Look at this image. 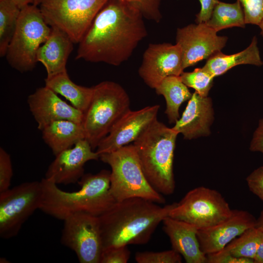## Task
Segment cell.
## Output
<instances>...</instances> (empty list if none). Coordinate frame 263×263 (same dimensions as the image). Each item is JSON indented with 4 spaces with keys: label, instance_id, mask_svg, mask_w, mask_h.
Listing matches in <instances>:
<instances>
[{
    "label": "cell",
    "instance_id": "40",
    "mask_svg": "<svg viewBox=\"0 0 263 263\" xmlns=\"http://www.w3.org/2000/svg\"><path fill=\"white\" fill-rule=\"evenodd\" d=\"M256 226L263 231V209L261 211L260 216L257 219Z\"/></svg>",
    "mask_w": 263,
    "mask_h": 263
},
{
    "label": "cell",
    "instance_id": "39",
    "mask_svg": "<svg viewBox=\"0 0 263 263\" xmlns=\"http://www.w3.org/2000/svg\"><path fill=\"white\" fill-rule=\"evenodd\" d=\"M17 5L20 9H22L25 6L33 4L34 0H13Z\"/></svg>",
    "mask_w": 263,
    "mask_h": 263
},
{
    "label": "cell",
    "instance_id": "7",
    "mask_svg": "<svg viewBox=\"0 0 263 263\" xmlns=\"http://www.w3.org/2000/svg\"><path fill=\"white\" fill-rule=\"evenodd\" d=\"M51 31L38 6L30 4L21 9L5 56L8 64L20 73L32 71L37 63L38 49Z\"/></svg>",
    "mask_w": 263,
    "mask_h": 263
},
{
    "label": "cell",
    "instance_id": "27",
    "mask_svg": "<svg viewBox=\"0 0 263 263\" xmlns=\"http://www.w3.org/2000/svg\"><path fill=\"white\" fill-rule=\"evenodd\" d=\"M263 236V231L256 226L246 229L224 248L233 256L254 260Z\"/></svg>",
    "mask_w": 263,
    "mask_h": 263
},
{
    "label": "cell",
    "instance_id": "9",
    "mask_svg": "<svg viewBox=\"0 0 263 263\" xmlns=\"http://www.w3.org/2000/svg\"><path fill=\"white\" fill-rule=\"evenodd\" d=\"M232 211L228 202L219 191L201 186L188 192L176 203L169 216L192 224L199 229L224 221Z\"/></svg>",
    "mask_w": 263,
    "mask_h": 263
},
{
    "label": "cell",
    "instance_id": "25",
    "mask_svg": "<svg viewBox=\"0 0 263 263\" xmlns=\"http://www.w3.org/2000/svg\"><path fill=\"white\" fill-rule=\"evenodd\" d=\"M205 23L217 32L232 27H244L246 24L243 7L238 0L233 3L219 1Z\"/></svg>",
    "mask_w": 263,
    "mask_h": 263
},
{
    "label": "cell",
    "instance_id": "11",
    "mask_svg": "<svg viewBox=\"0 0 263 263\" xmlns=\"http://www.w3.org/2000/svg\"><path fill=\"white\" fill-rule=\"evenodd\" d=\"M61 243L75 252L80 263H100L103 245L99 217L85 212L63 220Z\"/></svg>",
    "mask_w": 263,
    "mask_h": 263
},
{
    "label": "cell",
    "instance_id": "36",
    "mask_svg": "<svg viewBox=\"0 0 263 263\" xmlns=\"http://www.w3.org/2000/svg\"><path fill=\"white\" fill-rule=\"evenodd\" d=\"M201 9L196 15L197 23H206L210 18L214 8L219 2L218 0H199Z\"/></svg>",
    "mask_w": 263,
    "mask_h": 263
},
{
    "label": "cell",
    "instance_id": "3",
    "mask_svg": "<svg viewBox=\"0 0 263 263\" xmlns=\"http://www.w3.org/2000/svg\"><path fill=\"white\" fill-rule=\"evenodd\" d=\"M111 171L84 174L78 182L80 188L67 192L53 181L44 178L40 181L42 200L39 209L54 218L64 220L78 212L100 216L116 202L110 191Z\"/></svg>",
    "mask_w": 263,
    "mask_h": 263
},
{
    "label": "cell",
    "instance_id": "41",
    "mask_svg": "<svg viewBox=\"0 0 263 263\" xmlns=\"http://www.w3.org/2000/svg\"><path fill=\"white\" fill-rule=\"evenodd\" d=\"M259 26L261 30V34L263 36V20L261 21Z\"/></svg>",
    "mask_w": 263,
    "mask_h": 263
},
{
    "label": "cell",
    "instance_id": "28",
    "mask_svg": "<svg viewBox=\"0 0 263 263\" xmlns=\"http://www.w3.org/2000/svg\"><path fill=\"white\" fill-rule=\"evenodd\" d=\"M182 82L195 90L200 95L207 97L213 85V75L204 67L190 72H183L180 75Z\"/></svg>",
    "mask_w": 263,
    "mask_h": 263
},
{
    "label": "cell",
    "instance_id": "6",
    "mask_svg": "<svg viewBox=\"0 0 263 263\" xmlns=\"http://www.w3.org/2000/svg\"><path fill=\"white\" fill-rule=\"evenodd\" d=\"M99 159L111 168L110 189L116 202L139 197L157 204L165 203L162 194L146 178L133 144L101 154Z\"/></svg>",
    "mask_w": 263,
    "mask_h": 263
},
{
    "label": "cell",
    "instance_id": "14",
    "mask_svg": "<svg viewBox=\"0 0 263 263\" xmlns=\"http://www.w3.org/2000/svg\"><path fill=\"white\" fill-rule=\"evenodd\" d=\"M159 108L155 105L128 111L99 142L96 151L99 155L111 152L133 142L157 119Z\"/></svg>",
    "mask_w": 263,
    "mask_h": 263
},
{
    "label": "cell",
    "instance_id": "32",
    "mask_svg": "<svg viewBox=\"0 0 263 263\" xmlns=\"http://www.w3.org/2000/svg\"><path fill=\"white\" fill-rule=\"evenodd\" d=\"M13 175L11 156L0 148V193L9 189Z\"/></svg>",
    "mask_w": 263,
    "mask_h": 263
},
{
    "label": "cell",
    "instance_id": "13",
    "mask_svg": "<svg viewBox=\"0 0 263 263\" xmlns=\"http://www.w3.org/2000/svg\"><path fill=\"white\" fill-rule=\"evenodd\" d=\"M227 38L219 36L205 23L191 24L177 30L176 42L181 48L183 68L196 64L225 47Z\"/></svg>",
    "mask_w": 263,
    "mask_h": 263
},
{
    "label": "cell",
    "instance_id": "1",
    "mask_svg": "<svg viewBox=\"0 0 263 263\" xmlns=\"http://www.w3.org/2000/svg\"><path fill=\"white\" fill-rule=\"evenodd\" d=\"M144 17L120 0H109L79 42L76 59L119 66L146 37Z\"/></svg>",
    "mask_w": 263,
    "mask_h": 263
},
{
    "label": "cell",
    "instance_id": "31",
    "mask_svg": "<svg viewBox=\"0 0 263 263\" xmlns=\"http://www.w3.org/2000/svg\"><path fill=\"white\" fill-rule=\"evenodd\" d=\"M244 13L245 24L259 25L263 20V0H237Z\"/></svg>",
    "mask_w": 263,
    "mask_h": 263
},
{
    "label": "cell",
    "instance_id": "21",
    "mask_svg": "<svg viewBox=\"0 0 263 263\" xmlns=\"http://www.w3.org/2000/svg\"><path fill=\"white\" fill-rule=\"evenodd\" d=\"M40 131L43 140L55 156L85 139L82 124L70 120L54 121Z\"/></svg>",
    "mask_w": 263,
    "mask_h": 263
},
{
    "label": "cell",
    "instance_id": "30",
    "mask_svg": "<svg viewBox=\"0 0 263 263\" xmlns=\"http://www.w3.org/2000/svg\"><path fill=\"white\" fill-rule=\"evenodd\" d=\"M138 11L144 18L159 22L162 19L161 0H120Z\"/></svg>",
    "mask_w": 263,
    "mask_h": 263
},
{
    "label": "cell",
    "instance_id": "24",
    "mask_svg": "<svg viewBox=\"0 0 263 263\" xmlns=\"http://www.w3.org/2000/svg\"><path fill=\"white\" fill-rule=\"evenodd\" d=\"M158 95H163L166 100L167 114L170 123L179 119V110L181 104L189 100L192 94L182 82L180 76H169L165 78L155 89Z\"/></svg>",
    "mask_w": 263,
    "mask_h": 263
},
{
    "label": "cell",
    "instance_id": "37",
    "mask_svg": "<svg viewBox=\"0 0 263 263\" xmlns=\"http://www.w3.org/2000/svg\"><path fill=\"white\" fill-rule=\"evenodd\" d=\"M250 150L260 151L263 154V118L260 120L259 126L253 133Z\"/></svg>",
    "mask_w": 263,
    "mask_h": 263
},
{
    "label": "cell",
    "instance_id": "18",
    "mask_svg": "<svg viewBox=\"0 0 263 263\" xmlns=\"http://www.w3.org/2000/svg\"><path fill=\"white\" fill-rule=\"evenodd\" d=\"M214 120L211 99L203 97L195 92L192 94L181 117L172 128L186 139L191 140L208 136Z\"/></svg>",
    "mask_w": 263,
    "mask_h": 263
},
{
    "label": "cell",
    "instance_id": "19",
    "mask_svg": "<svg viewBox=\"0 0 263 263\" xmlns=\"http://www.w3.org/2000/svg\"><path fill=\"white\" fill-rule=\"evenodd\" d=\"M163 230L169 237L172 249L187 263H207L206 255L201 249L195 225L169 216L162 221Z\"/></svg>",
    "mask_w": 263,
    "mask_h": 263
},
{
    "label": "cell",
    "instance_id": "33",
    "mask_svg": "<svg viewBox=\"0 0 263 263\" xmlns=\"http://www.w3.org/2000/svg\"><path fill=\"white\" fill-rule=\"evenodd\" d=\"M130 255L127 246L111 247L103 250L100 263H126Z\"/></svg>",
    "mask_w": 263,
    "mask_h": 263
},
{
    "label": "cell",
    "instance_id": "29",
    "mask_svg": "<svg viewBox=\"0 0 263 263\" xmlns=\"http://www.w3.org/2000/svg\"><path fill=\"white\" fill-rule=\"evenodd\" d=\"M135 260L138 263H180L182 256L172 249L160 252H138Z\"/></svg>",
    "mask_w": 263,
    "mask_h": 263
},
{
    "label": "cell",
    "instance_id": "34",
    "mask_svg": "<svg viewBox=\"0 0 263 263\" xmlns=\"http://www.w3.org/2000/svg\"><path fill=\"white\" fill-rule=\"evenodd\" d=\"M206 257L207 263H255L252 259L235 257L224 248Z\"/></svg>",
    "mask_w": 263,
    "mask_h": 263
},
{
    "label": "cell",
    "instance_id": "17",
    "mask_svg": "<svg viewBox=\"0 0 263 263\" xmlns=\"http://www.w3.org/2000/svg\"><path fill=\"white\" fill-rule=\"evenodd\" d=\"M27 103L40 131L50 123L58 120H70L82 124L83 113L61 99L45 86L37 89L30 94Z\"/></svg>",
    "mask_w": 263,
    "mask_h": 263
},
{
    "label": "cell",
    "instance_id": "12",
    "mask_svg": "<svg viewBox=\"0 0 263 263\" xmlns=\"http://www.w3.org/2000/svg\"><path fill=\"white\" fill-rule=\"evenodd\" d=\"M184 70L179 45L150 43L144 52L138 74L147 86L155 89L165 78L180 76Z\"/></svg>",
    "mask_w": 263,
    "mask_h": 263
},
{
    "label": "cell",
    "instance_id": "35",
    "mask_svg": "<svg viewBox=\"0 0 263 263\" xmlns=\"http://www.w3.org/2000/svg\"><path fill=\"white\" fill-rule=\"evenodd\" d=\"M248 188L263 202V166L253 170L246 178Z\"/></svg>",
    "mask_w": 263,
    "mask_h": 263
},
{
    "label": "cell",
    "instance_id": "10",
    "mask_svg": "<svg viewBox=\"0 0 263 263\" xmlns=\"http://www.w3.org/2000/svg\"><path fill=\"white\" fill-rule=\"evenodd\" d=\"M42 200L40 182L21 183L0 193V237L17 236L22 225L38 209Z\"/></svg>",
    "mask_w": 263,
    "mask_h": 263
},
{
    "label": "cell",
    "instance_id": "15",
    "mask_svg": "<svg viewBox=\"0 0 263 263\" xmlns=\"http://www.w3.org/2000/svg\"><path fill=\"white\" fill-rule=\"evenodd\" d=\"M49 166L45 178L56 184L69 185L78 182L84 174V165L90 160H97L100 155L94 151L85 139L73 147L56 155Z\"/></svg>",
    "mask_w": 263,
    "mask_h": 263
},
{
    "label": "cell",
    "instance_id": "2",
    "mask_svg": "<svg viewBox=\"0 0 263 263\" xmlns=\"http://www.w3.org/2000/svg\"><path fill=\"white\" fill-rule=\"evenodd\" d=\"M156 204L142 198H131L116 202L99 216L103 250L147 244L176 203L162 207Z\"/></svg>",
    "mask_w": 263,
    "mask_h": 263
},
{
    "label": "cell",
    "instance_id": "23",
    "mask_svg": "<svg viewBox=\"0 0 263 263\" xmlns=\"http://www.w3.org/2000/svg\"><path fill=\"white\" fill-rule=\"evenodd\" d=\"M45 86L57 94L68 100L75 108L84 113L92 97L93 87H87L75 83L67 71L59 73L45 79Z\"/></svg>",
    "mask_w": 263,
    "mask_h": 263
},
{
    "label": "cell",
    "instance_id": "5",
    "mask_svg": "<svg viewBox=\"0 0 263 263\" xmlns=\"http://www.w3.org/2000/svg\"><path fill=\"white\" fill-rule=\"evenodd\" d=\"M93 87L90 103L83 113L85 139L94 150L114 124L130 110L129 95L119 84L102 81Z\"/></svg>",
    "mask_w": 263,
    "mask_h": 263
},
{
    "label": "cell",
    "instance_id": "26",
    "mask_svg": "<svg viewBox=\"0 0 263 263\" xmlns=\"http://www.w3.org/2000/svg\"><path fill=\"white\" fill-rule=\"evenodd\" d=\"M20 10L13 0H0V56H5Z\"/></svg>",
    "mask_w": 263,
    "mask_h": 263
},
{
    "label": "cell",
    "instance_id": "42",
    "mask_svg": "<svg viewBox=\"0 0 263 263\" xmlns=\"http://www.w3.org/2000/svg\"><path fill=\"white\" fill-rule=\"evenodd\" d=\"M42 0H34L33 4L36 6H38L40 4Z\"/></svg>",
    "mask_w": 263,
    "mask_h": 263
},
{
    "label": "cell",
    "instance_id": "4",
    "mask_svg": "<svg viewBox=\"0 0 263 263\" xmlns=\"http://www.w3.org/2000/svg\"><path fill=\"white\" fill-rule=\"evenodd\" d=\"M178 134L157 119L133 142L146 178L162 195L175 190L173 163Z\"/></svg>",
    "mask_w": 263,
    "mask_h": 263
},
{
    "label": "cell",
    "instance_id": "16",
    "mask_svg": "<svg viewBox=\"0 0 263 263\" xmlns=\"http://www.w3.org/2000/svg\"><path fill=\"white\" fill-rule=\"evenodd\" d=\"M257 219L249 212L232 209L224 221L207 228L199 229L197 237L202 251L208 254L223 249L246 229L256 225Z\"/></svg>",
    "mask_w": 263,
    "mask_h": 263
},
{
    "label": "cell",
    "instance_id": "20",
    "mask_svg": "<svg viewBox=\"0 0 263 263\" xmlns=\"http://www.w3.org/2000/svg\"><path fill=\"white\" fill-rule=\"evenodd\" d=\"M50 34L38 49L36 58L45 67L47 77L65 72L68 57L73 50V41L61 30L51 27Z\"/></svg>",
    "mask_w": 263,
    "mask_h": 263
},
{
    "label": "cell",
    "instance_id": "38",
    "mask_svg": "<svg viewBox=\"0 0 263 263\" xmlns=\"http://www.w3.org/2000/svg\"><path fill=\"white\" fill-rule=\"evenodd\" d=\"M254 260L255 263H263V236Z\"/></svg>",
    "mask_w": 263,
    "mask_h": 263
},
{
    "label": "cell",
    "instance_id": "8",
    "mask_svg": "<svg viewBox=\"0 0 263 263\" xmlns=\"http://www.w3.org/2000/svg\"><path fill=\"white\" fill-rule=\"evenodd\" d=\"M109 0H42L39 8L46 22L79 43Z\"/></svg>",
    "mask_w": 263,
    "mask_h": 263
},
{
    "label": "cell",
    "instance_id": "22",
    "mask_svg": "<svg viewBox=\"0 0 263 263\" xmlns=\"http://www.w3.org/2000/svg\"><path fill=\"white\" fill-rule=\"evenodd\" d=\"M241 64L261 66L263 64L258 47L256 37H254L250 45L243 51L227 55L217 52L207 60L204 67L215 77L226 73L233 67Z\"/></svg>",
    "mask_w": 263,
    "mask_h": 263
}]
</instances>
